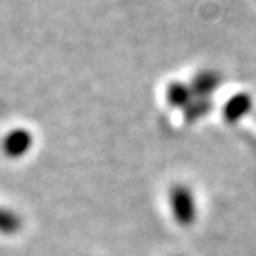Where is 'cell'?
Returning a JSON list of instances; mask_svg holds the SVG:
<instances>
[{"mask_svg": "<svg viewBox=\"0 0 256 256\" xmlns=\"http://www.w3.org/2000/svg\"><path fill=\"white\" fill-rule=\"evenodd\" d=\"M32 146V136L27 130H12L11 134H8L2 144V150L9 158H20L22 155L30 150Z\"/></svg>", "mask_w": 256, "mask_h": 256, "instance_id": "2", "label": "cell"}, {"mask_svg": "<svg viewBox=\"0 0 256 256\" xmlns=\"http://www.w3.org/2000/svg\"><path fill=\"white\" fill-rule=\"evenodd\" d=\"M20 230H22V219L18 217V214L0 206V233L2 235H14Z\"/></svg>", "mask_w": 256, "mask_h": 256, "instance_id": "3", "label": "cell"}, {"mask_svg": "<svg viewBox=\"0 0 256 256\" xmlns=\"http://www.w3.org/2000/svg\"><path fill=\"white\" fill-rule=\"evenodd\" d=\"M169 200H171L172 214L174 219L182 224V226H188L196 219V204H194V198L192 192L184 185H174L169 192Z\"/></svg>", "mask_w": 256, "mask_h": 256, "instance_id": "1", "label": "cell"}]
</instances>
